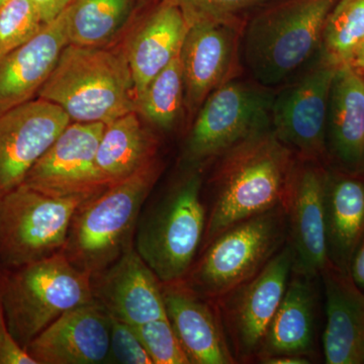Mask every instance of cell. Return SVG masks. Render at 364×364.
<instances>
[{"label": "cell", "mask_w": 364, "mask_h": 364, "mask_svg": "<svg viewBox=\"0 0 364 364\" xmlns=\"http://www.w3.org/2000/svg\"><path fill=\"white\" fill-rule=\"evenodd\" d=\"M287 242V208L279 205L215 237L182 282L214 301L255 277Z\"/></svg>", "instance_id": "obj_6"}, {"label": "cell", "mask_w": 364, "mask_h": 364, "mask_svg": "<svg viewBox=\"0 0 364 364\" xmlns=\"http://www.w3.org/2000/svg\"><path fill=\"white\" fill-rule=\"evenodd\" d=\"M93 277L95 299L112 317L131 326L167 318L162 282L135 249Z\"/></svg>", "instance_id": "obj_17"}, {"label": "cell", "mask_w": 364, "mask_h": 364, "mask_svg": "<svg viewBox=\"0 0 364 364\" xmlns=\"http://www.w3.org/2000/svg\"><path fill=\"white\" fill-rule=\"evenodd\" d=\"M183 109V78L178 54L146 87L136 104V112L150 126L169 131Z\"/></svg>", "instance_id": "obj_27"}, {"label": "cell", "mask_w": 364, "mask_h": 364, "mask_svg": "<svg viewBox=\"0 0 364 364\" xmlns=\"http://www.w3.org/2000/svg\"><path fill=\"white\" fill-rule=\"evenodd\" d=\"M200 171L183 177L143 223L136 249L162 284L181 282L193 265L207 226Z\"/></svg>", "instance_id": "obj_7"}, {"label": "cell", "mask_w": 364, "mask_h": 364, "mask_svg": "<svg viewBox=\"0 0 364 364\" xmlns=\"http://www.w3.org/2000/svg\"><path fill=\"white\" fill-rule=\"evenodd\" d=\"M145 123L132 112L105 124L97 152L98 176L105 188L156 159L158 139Z\"/></svg>", "instance_id": "obj_25"}, {"label": "cell", "mask_w": 364, "mask_h": 364, "mask_svg": "<svg viewBox=\"0 0 364 364\" xmlns=\"http://www.w3.org/2000/svg\"><path fill=\"white\" fill-rule=\"evenodd\" d=\"M363 73H364V71H363Z\"/></svg>", "instance_id": "obj_39"}, {"label": "cell", "mask_w": 364, "mask_h": 364, "mask_svg": "<svg viewBox=\"0 0 364 364\" xmlns=\"http://www.w3.org/2000/svg\"><path fill=\"white\" fill-rule=\"evenodd\" d=\"M0 306H1V299H0Z\"/></svg>", "instance_id": "obj_38"}, {"label": "cell", "mask_w": 364, "mask_h": 364, "mask_svg": "<svg viewBox=\"0 0 364 364\" xmlns=\"http://www.w3.org/2000/svg\"><path fill=\"white\" fill-rule=\"evenodd\" d=\"M272 100L262 86L228 80L208 95L193 119L184 160L196 169L272 126Z\"/></svg>", "instance_id": "obj_9"}, {"label": "cell", "mask_w": 364, "mask_h": 364, "mask_svg": "<svg viewBox=\"0 0 364 364\" xmlns=\"http://www.w3.org/2000/svg\"><path fill=\"white\" fill-rule=\"evenodd\" d=\"M32 0H9L0 6V59L44 28Z\"/></svg>", "instance_id": "obj_29"}, {"label": "cell", "mask_w": 364, "mask_h": 364, "mask_svg": "<svg viewBox=\"0 0 364 364\" xmlns=\"http://www.w3.org/2000/svg\"><path fill=\"white\" fill-rule=\"evenodd\" d=\"M162 291L167 318L191 363H237L214 301L203 298L182 280L162 284Z\"/></svg>", "instance_id": "obj_18"}, {"label": "cell", "mask_w": 364, "mask_h": 364, "mask_svg": "<svg viewBox=\"0 0 364 364\" xmlns=\"http://www.w3.org/2000/svg\"><path fill=\"white\" fill-rule=\"evenodd\" d=\"M7 1H9V0H0V6H4Z\"/></svg>", "instance_id": "obj_37"}, {"label": "cell", "mask_w": 364, "mask_h": 364, "mask_svg": "<svg viewBox=\"0 0 364 364\" xmlns=\"http://www.w3.org/2000/svg\"><path fill=\"white\" fill-rule=\"evenodd\" d=\"M68 44L65 11L0 59V116L37 97Z\"/></svg>", "instance_id": "obj_20"}, {"label": "cell", "mask_w": 364, "mask_h": 364, "mask_svg": "<svg viewBox=\"0 0 364 364\" xmlns=\"http://www.w3.org/2000/svg\"><path fill=\"white\" fill-rule=\"evenodd\" d=\"M338 0H270L248 16L244 63L258 85L274 87L315 59L328 14Z\"/></svg>", "instance_id": "obj_2"}, {"label": "cell", "mask_w": 364, "mask_h": 364, "mask_svg": "<svg viewBox=\"0 0 364 364\" xmlns=\"http://www.w3.org/2000/svg\"><path fill=\"white\" fill-rule=\"evenodd\" d=\"M45 25L56 20L68 9L73 0H32Z\"/></svg>", "instance_id": "obj_33"}, {"label": "cell", "mask_w": 364, "mask_h": 364, "mask_svg": "<svg viewBox=\"0 0 364 364\" xmlns=\"http://www.w3.org/2000/svg\"><path fill=\"white\" fill-rule=\"evenodd\" d=\"M102 123H71L28 171L23 184L45 195L86 203L105 188L97 168Z\"/></svg>", "instance_id": "obj_12"}, {"label": "cell", "mask_w": 364, "mask_h": 364, "mask_svg": "<svg viewBox=\"0 0 364 364\" xmlns=\"http://www.w3.org/2000/svg\"><path fill=\"white\" fill-rule=\"evenodd\" d=\"M327 164L299 159L287 203V244L293 272L320 277L330 264L326 236L325 188Z\"/></svg>", "instance_id": "obj_14"}, {"label": "cell", "mask_w": 364, "mask_h": 364, "mask_svg": "<svg viewBox=\"0 0 364 364\" xmlns=\"http://www.w3.org/2000/svg\"><path fill=\"white\" fill-rule=\"evenodd\" d=\"M364 43V0H338L326 20L321 52L337 66L350 64Z\"/></svg>", "instance_id": "obj_28"}, {"label": "cell", "mask_w": 364, "mask_h": 364, "mask_svg": "<svg viewBox=\"0 0 364 364\" xmlns=\"http://www.w3.org/2000/svg\"><path fill=\"white\" fill-rule=\"evenodd\" d=\"M139 0H73L66 9L69 44L109 47L121 39Z\"/></svg>", "instance_id": "obj_26"}, {"label": "cell", "mask_w": 364, "mask_h": 364, "mask_svg": "<svg viewBox=\"0 0 364 364\" xmlns=\"http://www.w3.org/2000/svg\"><path fill=\"white\" fill-rule=\"evenodd\" d=\"M243 26L222 23L188 26L179 52L188 117L195 119L208 95L233 78Z\"/></svg>", "instance_id": "obj_15"}, {"label": "cell", "mask_w": 364, "mask_h": 364, "mask_svg": "<svg viewBox=\"0 0 364 364\" xmlns=\"http://www.w3.org/2000/svg\"><path fill=\"white\" fill-rule=\"evenodd\" d=\"M133 328L153 364L191 363L168 318H158Z\"/></svg>", "instance_id": "obj_31"}, {"label": "cell", "mask_w": 364, "mask_h": 364, "mask_svg": "<svg viewBox=\"0 0 364 364\" xmlns=\"http://www.w3.org/2000/svg\"><path fill=\"white\" fill-rule=\"evenodd\" d=\"M111 318L97 301L63 314L26 350L37 364H98L109 356Z\"/></svg>", "instance_id": "obj_16"}, {"label": "cell", "mask_w": 364, "mask_h": 364, "mask_svg": "<svg viewBox=\"0 0 364 364\" xmlns=\"http://www.w3.org/2000/svg\"><path fill=\"white\" fill-rule=\"evenodd\" d=\"M289 244L259 273L214 301L228 345L237 363H252L293 272Z\"/></svg>", "instance_id": "obj_10"}, {"label": "cell", "mask_w": 364, "mask_h": 364, "mask_svg": "<svg viewBox=\"0 0 364 364\" xmlns=\"http://www.w3.org/2000/svg\"><path fill=\"white\" fill-rule=\"evenodd\" d=\"M219 158L203 246L244 220L279 205L287 208L299 158L272 126L249 136Z\"/></svg>", "instance_id": "obj_1"}, {"label": "cell", "mask_w": 364, "mask_h": 364, "mask_svg": "<svg viewBox=\"0 0 364 364\" xmlns=\"http://www.w3.org/2000/svg\"><path fill=\"white\" fill-rule=\"evenodd\" d=\"M350 64L356 67V68L364 71V43L363 45L359 48L358 51L356 52L355 56H354Z\"/></svg>", "instance_id": "obj_36"}, {"label": "cell", "mask_w": 364, "mask_h": 364, "mask_svg": "<svg viewBox=\"0 0 364 364\" xmlns=\"http://www.w3.org/2000/svg\"><path fill=\"white\" fill-rule=\"evenodd\" d=\"M263 364H310L312 359L301 355H273L258 359Z\"/></svg>", "instance_id": "obj_35"}, {"label": "cell", "mask_w": 364, "mask_h": 364, "mask_svg": "<svg viewBox=\"0 0 364 364\" xmlns=\"http://www.w3.org/2000/svg\"><path fill=\"white\" fill-rule=\"evenodd\" d=\"M37 97L58 105L72 123L107 124L136 112L135 85L124 45H67Z\"/></svg>", "instance_id": "obj_3"}, {"label": "cell", "mask_w": 364, "mask_h": 364, "mask_svg": "<svg viewBox=\"0 0 364 364\" xmlns=\"http://www.w3.org/2000/svg\"><path fill=\"white\" fill-rule=\"evenodd\" d=\"M161 172L156 158L78 208L61 250L74 267L93 277L130 248L136 220Z\"/></svg>", "instance_id": "obj_4"}, {"label": "cell", "mask_w": 364, "mask_h": 364, "mask_svg": "<svg viewBox=\"0 0 364 364\" xmlns=\"http://www.w3.org/2000/svg\"><path fill=\"white\" fill-rule=\"evenodd\" d=\"M83 203L25 184L0 198V263L14 269L60 252Z\"/></svg>", "instance_id": "obj_8"}, {"label": "cell", "mask_w": 364, "mask_h": 364, "mask_svg": "<svg viewBox=\"0 0 364 364\" xmlns=\"http://www.w3.org/2000/svg\"><path fill=\"white\" fill-rule=\"evenodd\" d=\"M111 318L109 360L123 364H153L133 326Z\"/></svg>", "instance_id": "obj_32"}, {"label": "cell", "mask_w": 364, "mask_h": 364, "mask_svg": "<svg viewBox=\"0 0 364 364\" xmlns=\"http://www.w3.org/2000/svg\"><path fill=\"white\" fill-rule=\"evenodd\" d=\"M320 279L325 293V363H364V294L348 272L331 263L321 272Z\"/></svg>", "instance_id": "obj_21"}, {"label": "cell", "mask_w": 364, "mask_h": 364, "mask_svg": "<svg viewBox=\"0 0 364 364\" xmlns=\"http://www.w3.org/2000/svg\"><path fill=\"white\" fill-rule=\"evenodd\" d=\"M338 67L320 51L303 75L273 97L272 130L299 159L328 163V105Z\"/></svg>", "instance_id": "obj_11"}, {"label": "cell", "mask_w": 364, "mask_h": 364, "mask_svg": "<svg viewBox=\"0 0 364 364\" xmlns=\"http://www.w3.org/2000/svg\"><path fill=\"white\" fill-rule=\"evenodd\" d=\"M349 274L354 284L364 294V238L352 258Z\"/></svg>", "instance_id": "obj_34"}, {"label": "cell", "mask_w": 364, "mask_h": 364, "mask_svg": "<svg viewBox=\"0 0 364 364\" xmlns=\"http://www.w3.org/2000/svg\"><path fill=\"white\" fill-rule=\"evenodd\" d=\"M188 26L200 23H240L270 0H172Z\"/></svg>", "instance_id": "obj_30"}, {"label": "cell", "mask_w": 364, "mask_h": 364, "mask_svg": "<svg viewBox=\"0 0 364 364\" xmlns=\"http://www.w3.org/2000/svg\"><path fill=\"white\" fill-rule=\"evenodd\" d=\"M327 165L364 173V73L351 64L337 69L326 126Z\"/></svg>", "instance_id": "obj_19"}, {"label": "cell", "mask_w": 364, "mask_h": 364, "mask_svg": "<svg viewBox=\"0 0 364 364\" xmlns=\"http://www.w3.org/2000/svg\"><path fill=\"white\" fill-rule=\"evenodd\" d=\"M318 279L320 277L291 272L255 360L273 355H301L315 360Z\"/></svg>", "instance_id": "obj_23"}, {"label": "cell", "mask_w": 364, "mask_h": 364, "mask_svg": "<svg viewBox=\"0 0 364 364\" xmlns=\"http://www.w3.org/2000/svg\"><path fill=\"white\" fill-rule=\"evenodd\" d=\"M70 123L61 107L39 97L0 116V198L23 184Z\"/></svg>", "instance_id": "obj_13"}, {"label": "cell", "mask_w": 364, "mask_h": 364, "mask_svg": "<svg viewBox=\"0 0 364 364\" xmlns=\"http://www.w3.org/2000/svg\"><path fill=\"white\" fill-rule=\"evenodd\" d=\"M188 25L172 0H159L139 21L126 42L136 104L146 87L181 52Z\"/></svg>", "instance_id": "obj_22"}, {"label": "cell", "mask_w": 364, "mask_h": 364, "mask_svg": "<svg viewBox=\"0 0 364 364\" xmlns=\"http://www.w3.org/2000/svg\"><path fill=\"white\" fill-rule=\"evenodd\" d=\"M325 210L328 258L335 267L349 273L364 238V173L327 165Z\"/></svg>", "instance_id": "obj_24"}, {"label": "cell", "mask_w": 364, "mask_h": 364, "mask_svg": "<svg viewBox=\"0 0 364 364\" xmlns=\"http://www.w3.org/2000/svg\"><path fill=\"white\" fill-rule=\"evenodd\" d=\"M0 299L9 332L25 349L63 314L95 301L92 277L62 251L0 277Z\"/></svg>", "instance_id": "obj_5"}]
</instances>
